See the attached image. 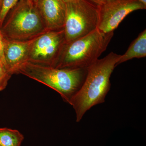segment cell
Listing matches in <instances>:
<instances>
[{
    "mask_svg": "<svg viewBox=\"0 0 146 146\" xmlns=\"http://www.w3.org/2000/svg\"><path fill=\"white\" fill-rule=\"evenodd\" d=\"M121 56L112 52L87 68L82 86L69 103L74 110L77 122L89 110L104 102L111 86L110 77Z\"/></svg>",
    "mask_w": 146,
    "mask_h": 146,
    "instance_id": "1",
    "label": "cell"
},
{
    "mask_svg": "<svg viewBox=\"0 0 146 146\" xmlns=\"http://www.w3.org/2000/svg\"><path fill=\"white\" fill-rule=\"evenodd\" d=\"M87 69L58 68L27 62L17 74L43 84L57 92L63 101L70 103L83 84Z\"/></svg>",
    "mask_w": 146,
    "mask_h": 146,
    "instance_id": "2",
    "label": "cell"
},
{
    "mask_svg": "<svg viewBox=\"0 0 146 146\" xmlns=\"http://www.w3.org/2000/svg\"><path fill=\"white\" fill-rule=\"evenodd\" d=\"M114 32L104 33L98 29L90 33L66 42L55 68L87 69L106 50Z\"/></svg>",
    "mask_w": 146,
    "mask_h": 146,
    "instance_id": "3",
    "label": "cell"
},
{
    "mask_svg": "<svg viewBox=\"0 0 146 146\" xmlns=\"http://www.w3.org/2000/svg\"><path fill=\"white\" fill-rule=\"evenodd\" d=\"M0 30L5 39L18 41L31 40L48 31L31 0H20L9 11Z\"/></svg>",
    "mask_w": 146,
    "mask_h": 146,
    "instance_id": "4",
    "label": "cell"
},
{
    "mask_svg": "<svg viewBox=\"0 0 146 146\" xmlns=\"http://www.w3.org/2000/svg\"><path fill=\"white\" fill-rule=\"evenodd\" d=\"M98 6L87 0L66 3L64 29L66 42L87 35L97 29Z\"/></svg>",
    "mask_w": 146,
    "mask_h": 146,
    "instance_id": "5",
    "label": "cell"
},
{
    "mask_svg": "<svg viewBox=\"0 0 146 146\" xmlns=\"http://www.w3.org/2000/svg\"><path fill=\"white\" fill-rule=\"evenodd\" d=\"M66 43L63 29L47 31L31 40L27 62L54 67Z\"/></svg>",
    "mask_w": 146,
    "mask_h": 146,
    "instance_id": "6",
    "label": "cell"
},
{
    "mask_svg": "<svg viewBox=\"0 0 146 146\" xmlns=\"http://www.w3.org/2000/svg\"><path fill=\"white\" fill-rule=\"evenodd\" d=\"M97 29L104 33L113 32L123 19L135 11L146 9V6L138 0H112L98 6Z\"/></svg>",
    "mask_w": 146,
    "mask_h": 146,
    "instance_id": "7",
    "label": "cell"
},
{
    "mask_svg": "<svg viewBox=\"0 0 146 146\" xmlns=\"http://www.w3.org/2000/svg\"><path fill=\"white\" fill-rule=\"evenodd\" d=\"M35 3L48 30L63 29L66 11V3L63 1L37 0Z\"/></svg>",
    "mask_w": 146,
    "mask_h": 146,
    "instance_id": "8",
    "label": "cell"
},
{
    "mask_svg": "<svg viewBox=\"0 0 146 146\" xmlns=\"http://www.w3.org/2000/svg\"><path fill=\"white\" fill-rule=\"evenodd\" d=\"M31 41H14L5 39L4 60L7 70L11 75L17 74L19 68L27 62Z\"/></svg>",
    "mask_w": 146,
    "mask_h": 146,
    "instance_id": "9",
    "label": "cell"
},
{
    "mask_svg": "<svg viewBox=\"0 0 146 146\" xmlns=\"http://www.w3.org/2000/svg\"><path fill=\"white\" fill-rule=\"evenodd\" d=\"M146 56V30L141 32L131 44L124 54L121 55L117 66L134 58H140Z\"/></svg>",
    "mask_w": 146,
    "mask_h": 146,
    "instance_id": "10",
    "label": "cell"
},
{
    "mask_svg": "<svg viewBox=\"0 0 146 146\" xmlns=\"http://www.w3.org/2000/svg\"><path fill=\"white\" fill-rule=\"evenodd\" d=\"M23 135L19 131L8 128H0V146H21Z\"/></svg>",
    "mask_w": 146,
    "mask_h": 146,
    "instance_id": "11",
    "label": "cell"
},
{
    "mask_svg": "<svg viewBox=\"0 0 146 146\" xmlns=\"http://www.w3.org/2000/svg\"><path fill=\"white\" fill-rule=\"evenodd\" d=\"M20 0H3L0 8V27L1 26L9 11Z\"/></svg>",
    "mask_w": 146,
    "mask_h": 146,
    "instance_id": "12",
    "label": "cell"
},
{
    "mask_svg": "<svg viewBox=\"0 0 146 146\" xmlns=\"http://www.w3.org/2000/svg\"><path fill=\"white\" fill-rule=\"evenodd\" d=\"M11 76L7 70L4 63L0 60V91L5 89Z\"/></svg>",
    "mask_w": 146,
    "mask_h": 146,
    "instance_id": "13",
    "label": "cell"
},
{
    "mask_svg": "<svg viewBox=\"0 0 146 146\" xmlns=\"http://www.w3.org/2000/svg\"><path fill=\"white\" fill-rule=\"evenodd\" d=\"M5 42V39L0 30V60L3 62L4 64V50Z\"/></svg>",
    "mask_w": 146,
    "mask_h": 146,
    "instance_id": "14",
    "label": "cell"
},
{
    "mask_svg": "<svg viewBox=\"0 0 146 146\" xmlns=\"http://www.w3.org/2000/svg\"><path fill=\"white\" fill-rule=\"evenodd\" d=\"M87 1L94 4L97 6H99L105 4L112 0H87Z\"/></svg>",
    "mask_w": 146,
    "mask_h": 146,
    "instance_id": "15",
    "label": "cell"
},
{
    "mask_svg": "<svg viewBox=\"0 0 146 146\" xmlns=\"http://www.w3.org/2000/svg\"><path fill=\"white\" fill-rule=\"evenodd\" d=\"M65 3H71L74 2L77 0H62Z\"/></svg>",
    "mask_w": 146,
    "mask_h": 146,
    "instance_id": "16",
    "label": "cell"
},
{
    "mask_svg": "<svg viewBox=\"0 0 146 146\" xmlns=\"http://www.w3.org/2000/svg\"><path fill=\"white\" fill-rule=\"evenodd\" d=\"M138 1L142 3L144 5L146 6V0H138Z\"/></svg>",
    "mask_w": 146,
    "mask_h": 146,
    "instance_id": "17",
    "label": "cell"
},
{
    "mask_svg": "<svg viewBox=\"0 0 146 146\" xmlns=\"http://www.w3.org/2000/svg\"><path fill=\"white\" fill-rule=\"evenodd\" d=\"M3 0H0V8H1V6Z\"/></svg>",
    "mask_w": 146,
    "mask_h": 146,
    "instance_id": "18",
    "label": "cell"
},
{
    "mask_svg": "<svg viewBox=\"0 0 146 146\" xmlns=\"http://www.w3.org/2000/svg\"><path fill=\"white\" fill-rule=\"evenodd\" d=\"M31 1H33V2L35 3H36V1H37V0H31Z\"/></svg>",
    "mask_w": 146,
    "mask_h": 146,
    "instance_id": "19",
    "label": "cell"
}]
</instances>
